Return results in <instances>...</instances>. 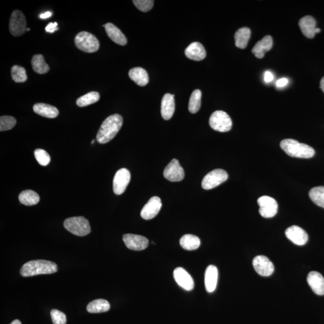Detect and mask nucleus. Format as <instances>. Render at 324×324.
Instances as JSON below:
<instances>
[{"mask_svg": "<svg viewBox=\"0 0 324 324\" xmlns=\"http://www.w3.org/2000/svg\"><path fill=\"white\" fill-rule=\"evenodd\" d=\"M123 117L116 114L109 116L101 125L96 139L100 143H108L114 138L123 126Z\"/></svg>", "mask_w": 324, "mask_h": 324, "instance_id": "1", "label": "nucleus"}, {"mask_svg": "<svg viewBox=\"0 0 324 324\" xmlns=\"http://www.w3.org/2000/svg\"><path fill=\"white\" fill-rule=\"evenodd\" d=\"M58 266L56 263L47 260H33L24 264L21 268L20 274L23 277H30L40 274L56 273Z\"/></svg>", "mask_w": 324, "mask_h": 324, "instance_id": "2", "label": "nucleus"}, {"mask_svg": "<svg viewBox=\"0 0 324 324\" xmlns=\"http://www.w3.org/2000/svg\"><path fill=\"white\" fill-rule=\"evenodd\" d=\"M280 145L287 154L292 157L309 158L315 153L314 149L309 145L292 139L282 140Z\"/></svg>", "mask_w": 324, "mask_h": 324, "instance_id": "3", "label": "nucleus"}, {"mask_svg": "<svg viewBox=\"0 0 324 324\" xmlns=\"http://www.w3.org/2000/svg\"><path fill=\"white\" fill-rule=\"evenodd\" d=\"M75 44L79 50L87 53H96L100 48L99 40L87 32L78 33L75 37Z\"/></svg>", "mask_w": 324, "mask_h": 324, "instance_id": "4", "label": "nucleus"}, {"mask_svg": "<svg viewBox=\"0 0 324 324\" xmlns=\"http://www.w3.org/2000/svg\"><path fill=\"white\" fill-rule=\"evenodd\" d=\"M64 227L72 234L79 237L85 236L91 232L89 222L82 216L67 219L64 222Z\"/></svg>", "mask_w": 324, "mask_h": 324, "instance_id": "5", "label": "nucleus"}, {"mask_svg": "<svg viewBox=\"0 0 324 324\" xmlns=\"http://www.w3.org/2000/svg\"><path fill=\"white\" fill-rule=\"evenodd\" d=\"M209 124L213 129L220 132H227L232 126L231 118L227 113L222 111L214 112L210 116Z\"/></svg>", "mask_w": 324, "mask_h": 324, "instance_id": "6", "label": "nucleus"}, {"mask_svg": "<svg viewBox=\"0 0 324 324\" xmlns=\"http://www.w3.org/2000/svg\"><path fill=\"white\" fill-rule=\"evenodd\" d=\"M228 179V175L225 171L221 169L215 170L204 177L202 182V187L205 190H210L218 187L222 183L227 181Z\"/></svg>", "mask_w": 324, "mask_h": 324, "instance_id": "7", "label": "nucleus"}, {"mask_svg": "<svg viewBox=\"0 0 324 324\" xmlns=\"http://www.w3.org/2000/svg\"><path fill=\"white\" fill-rule=\"evenodd\" d=\"M27 21L22 12L15 11L11 15L9 30L12 35L19 37L27 31Z\"/></svg>", "mask_w": 324, "mask_h": 324, "instance_id": "8", "label": "nucleus"}, {"mask_svg": "<svg viewBox=\"0 0 324 324\" xmlns=\"http://www.w3.org/2000/svg\"><path fill=\"white\" fill-rule=\"evenodd\" d=\"M260 215L265 218H271L276 215L278 204L274 198L268 196H263L258 200Z\"/></svg>", "mask_w": 324, "mask_h": 324, "instance_id": "9", "label": "nucleus"}, {"mask_svg": "<svg viewBox=\"0 0 324 324\" xmlns=\"http://www.w3.org/2000/svg\"><path fill=\"white\" fill-rule=\"evenodd\" d=\"M164 176L165 179L170 182H179L184 179L185 174L179 160L174 158L165 168Z\"/></svg>", "mask_w": 324, "mask_h": 324, "instance_id": "10", "label": "nucleus"}, {"mask_svg": "<svg viewBox=\"0 0 324 324\" xmlns=\"http://www.w3.org/2000/svg\"><path fill=\"white\" fill-rule=\"evenodd\" d=\"M130 173L126 168H122L116 173L113 180V191L117 195L123 194L130 181Z\"/></svg>", "mask_w": 324, "mask_h": 324, "instance_id": "11", "label": "nucleus"}, {"mask_svg": "<svg viewBox=\"0 0 324 324\" xmlns=\"http://www.w3.org/2000/svg\"><path fill=\"white\" fill-rule=\"evenodd\" d=\"M253 266L256 273L261 276H270L274 270L273 263L267 257L263 255L256 256L253 259Z\"/></svg>", "mask_w": 324, "mask_h": 324, "instance_id": "12", "label": "nucleus"}, {"mask_svg": "<svg viewBox=\"0 0 324 324\" xmlns=\"http://www.w3.org/2000/svg\"><path fill=\"white\" fill-rule=\"evenodd\" d=\"M123 240L128 249L135 250V251L144 250L148 246V240L142 235L132 234H124Z\"/></svg>", "mask_w": 324, "mask_h": 324, "instance_id": "13", "label": "nucleus"}, {"mask_svg": "<svg viewBox=\"0 0 324 324\" xmlns=\"http://www.w3.org/2000/svg\"><path fill=\"white\" fill-rule=\"evenodd\" d=\"M162 206L160 198L152 197L145 205L140 212V216L145 220H150L155 218L159 213Z\"/></svg>", "mask_w": 324, "mask_h": 324, "instance_id": "14", "label": "nucleus"}, {"mask_svg": "<svg viewBox=\"0 0 324 324\" xmlns=\"http://www.w3.org/2000/svg\"><path fill=\"white\" fill-rule=\"evenodd\" d=\"M174 277L177 284L186 291H190L194 289V281L184 268H176L174 271Z\"/></svg>", "mask_w": 324, "mask_h": 324, "instance_id": "15", "label": "nucleus"}, {"mask_svg": "<svg viewBox=\"0 0 324 324\" xmlns=\"http://www.w3.org/2000/svg\"><path fill=\"white\" fill-rule=\"evenodd\" d=\"M287 238L298 246H303L308 241V235L304 229L298 226L293 225L285 231Z\"/></svg>", "mask_w": 324, "mask_h": 324, "instance_id": "16", "label": "nucleus"}, {"mask_svg": "<svg viewBox=\"0 0 324 324\" xmlns=\"http://www.w3.org/2000/svg\"><path fill=\"white\" fill-rule=\"evenodd\" d=\"M307 281L312 291L318 295H324V278L318 272L311 271L308 273Z\"/></svg>", "mask_w": 324, "mask_h": 324, "instance_id": "17", "label": "nucleus"}, {"mask_svg": "<svg viewBox=\"0 0 324 324\" xmlns=\"http://www.w3.org/2000/svg\"><path fill=\"white\" fill-rule=\"evenodd\" d=\"M175 111V101L174 95L167 93L162 99L161 103V114L165 120H170Z\"/></svg>", "mask_w": 324, "mask_h": 324, "instance_id": "18", "label": "nucleus"}, {"mask_svg": "<svg viewBox=\"0 0 324 324\" xmlns=\"http://www.w3.org/2000/svg\"><path fill=\"white\" fill-rule=\"evenodd\" d=\"M186 56L194 61H201L206 57V51L204 46L199 42H193L185 50Z\"/></svg>", "mask_w": 324, "mask_h": 324, "instance_id": "19", "label": "nucleus"}, {"mask_svg": "<svg viewBox=\"0 0 324 324\" xmlns=\"http://www.w3.org/2000/svg\"><path fill=\"white\" fill-rule=\"evenodd\" d=\"M218 270L215 265H210L205 273V286L208 292L215 291L218 283Z\"/></svg>", "mask_w": 324, "mask_h": 324, "instance_id": "20", "label": "nucleus"}, {"mask_svg": "<svg viewBox=\"0 0 324 324\" xmlns=\"http://www.w3.org/2000/svg\"><path fill=\"white\" fill-rule=\"evenodd\" d=\"M298 25L303 35L308 39H312L315 35L316 22L311 16H305L299 21Z\"/></svg>", "mask_w": 324, "mask_h": 324, "instance_id": "21", "label": "nucleus"}, {"mask_svg": "<svg viewBox=\"0 0 324 324\" xmlns=\"http://www.w3.org/2000/svg\"><path fill=\"white\" fill-rule=\"evenodd\" d=\"M273 41L271 36H266L261 41L256 43L253 48L252 52L258 59H262L266 52L271 50L273 47Z\"/></svg>", "mask_w": 324, "mask_h": 324, "instance_id": "22", "label": "nucleus"}, {"mask_svg": "<svg viewBox=\"0 0 324 324\" xmlns=\"http://www.w3.org/2000/svg\"><path fill=\"white\" fill-rule=\"evenodd\" d=\"M107 35L112 41L118 45L124 46L127 44V40L121 30L112 23H107L103 26Z\"/></svg>", "mask_w": 324, "mask_h": 324, "instance_id": "23", "label": "nucleus"}, {"mask_svg": "<svg viewBox=\"0 0 324 324\" xmlns=\"http://www.w3.org/2000/svg\"><path fill=\"white\" fill-rule=\"evenodd\" d=\"M33 111L36 114L48 118H56L59 114V111L56 107L43 103L35 104Z\"/></svg>", "mask_w": 324, "mask_h": 324, "instance_id": "24", "label": "nucleus"}, {"mask_svg": "<svg viewBox=\"0 0 324 324\" xmlns=\"http://www.w3.org/2000/svg\"><path fill=\"white\" fill-rule=\"evenodd\" d=\"M130 78L139 86H145L148 84L149 78L147 72L141 67H134L130 70L129 72Z\"/></svg>", "mask_w": 324, "mask_h": 324, "instance_id": "25", "label": "nucleus"}, {"mask_svg": "<svg viewBox=\"0 0 324 324\" xmlns=\"http://www.w3.org/2000/svg\"><path fill=\"white\" fill-rule=\"evenodd\" d=\"M251 35V31L247 27L238 30L235 34V46L238 48L245 49Z\"/></svg>", "mask_w": 324, "mask_h": 324, "instance_id": "26", "label": "nucleus"}, {"mask_svg": "<svg viewBox=\"0 0 324 324\" xmlns=\"http://www.w3.org/2000/svg\"><path fill=\"white\" fill-rule=\"evenodd\" d=\"M110 307L109 302L106 299H97L88 304L87 310L91 313H99L108 311Z\"/></svg>", "mask_w": 324, "mask_h": 324, "instance_id": "27", "label": "nucleus"}, {"mask_svg": "<svg viewBox=\"0 0 324 324\" xmlns=\"http://www.w3.org/2000/svg\"><path fill=\"white\" fill-rule=\"evenodd\" d=\"M180 245L183 249L187 250H194L200 246V238L195 235L186 234L183 235L180 240Z\"/></svg>", "mask_w": 324, "mask_h": 324, "instance_id": "28", "label": "nucleus"}, {"mask_svg": "<svg viewBox=\"0 0 324 324\" xmlns=\"http://www.w3.org/2000/svg\"><path fill=\"white\" fill-rule=\"evenodd\" d=\"M34 71L40 75L45 74L50 70V66L45 62L44 56L41 54L35 55L32 60Z\"/></svg>", "mask_w": 324, "mask_h": 324, "instance_id": "29", "label": "nucleus"}, {"mask_svg": "<svg viewBox=\"0 0 324 324\" xmlns=\"http://www.w3.org/2000/svg\"><path fill=\"white\" fill-rule=\"evenodd\" d=\"M19 200L27 206H32L38 204L40 201L39 195L32 190H26L21 192L19 195Z\"/></svg>", "mask_w": 324, "mask_h": 324, "instance_id": "30", "label": "nucleus"}, {"mask_svg": "<svg viewBox=\"0 0 324 324\" xmlns=\"http://www.w3.org/2000/svg\"><path fill=\"white\" fill-rule=\"evenodd\" d=\"M100 99V94L96 91H91L82 96L76 100V105L79 107H85L92 105L98 102Z\"/></svg>", "mask_w": 324, "mask_h": 324, "instance_id": "31", "label": "nucleus"}, {"mask_svg": "<svg viewBox=\"0 0 324 324\" xmlns=\"http://www.w3.org/2000/svg\"><path fill=\"white\" fill-rule=\"evenodd\" d=\"M309 197L314 204L324 209V186L311 189L309 192Z\"/></svg>", "mask_w": 324, "mask_h": 324, "instance_id": "32", "label": "nucleus"}, {"mask_svg": "<svg viewBox=\"0 0 324 324\" xmlns=\"http://www.w3.org/2000/svg\"><path fill=\"white\" fill-rule=\"evenodd\" d=\"M202 93L200 90H195L190 97L189 103V111L195 114L201 108Z\"/></svg>", "mask_w": 324, "mask_h": 324, "instance_id": "33", "label": "nucleus"}, {"mask_svg": "<svg viewBox=\"0 0 324 324\" xmlns=\"http://www.w3.org/2000/svg\"><path fill=\"white\" fill-rule=\"evenodd\" d=\"M11 75L12 79L18 83H21L27 80L26 69L20 66L15 65L12 67Z\"/></svg>", "mask_w": 324, "mask_h": 324, "instance_id": "34", "label": "nucleus"}, {"mask_svg": "<svg viewBox=\"0 0 324 324\" xmlns=\"http://www.w3.org/2000/svg\"><path fill=\"white\" fill-rule=\"evenodd\" d=\"M17 124V120L11 116H2L0 118V131H7L13 129Z\"/></svg>", "mask_w": 324, "mask_h": 324, "instance_id": "35", "label": "nucleus"}, {"mask_svg": "<svg viewBox=\"0 0 324 324\" xmlns=\"http://www.w3.org/2000/svg\"><path fill=\"white\" fill-rule=\"evenodd\" d=\"M35 156L38 163L43 167L47 166L51 161L50 154L43 149H37L35 151Z\"/></svg>", "mask_w": 324, "mask_h": 324, "instance_id": "36", "label": "nucleus"}, {"mask_svg": "<svg viewBox=\"0 0 324 324\" xmlns=\"http://www.w3.org/2000/svg\"><path fill=\"white\" fill-rule=\"evenodd\" d=\"M133 3L137 9L143 12L151 10L154 5V1L152 0H133Z\"/></svg>", "mask_w": 324, "mask_h": 324, "instance_id": "37", "label": "nucleus"}, {"mask_svg": "<svg viewBox=\"0 0 324 324\" xmlns=\"http://www.w3.org/2000/svg\"><path fill=\"white\" fill-rule=\"evenodd\" d=\"M51 316L54 324H66V314L57 309L51 311Z\"/></svg>", "mask_w": 324, "mask_h": 324, "instance_id": "38", "label": "nucleus"}, {"mask_svg": "<svg viewBox=\"0 0 324 324\" xmlns=\"http://www.w3.org/2000/svg\"><path fill=\"white\" fill-rule=\"evenodd\" d=\"M58 24L57 23H50L46 27L45 30L46 32L51 33H53L59 30V28L57 27Z\"/></svg>", "mask_w": 324, "mask_h": 324, "instance_id": "39", "label": "nucleus"}, {"mask_svg": "<svg viewBox=\"0 0 324 324\" xmlns=\"http://www.w3.org/2000/svg\"><path fill=\"white\" fill-rule=\"evenodd\" d=\"M274 76L273 73L270 71H266L264 73V81L266 83H269L273 80Z\"/></svg>", "mask_w": 324, "mask_h": 324, "instance_id": "40", "label": "nucleus"}, {"mask_svg": "<svg viewBox=\"0 0 324 324\" xmlns=\"http://www.w3.org/2000/svg\"><path fill=\"white\" fill-rule=\"evenodd\" d=\"M289 81L286 78H281L276 82V86L277 87L282 88L286 86L288 84Z\"/></svg>", "mask_w": 324, "mask_h": 324, "instance_id": "41", "label": "nucleus"}, {"mask_svg": "<svg viewBox=\"0 0 324 324\" xmlns=\"http://www.w3.org/2000/svg\"><path fill=\"white\" fill-rule=\"evenodd\" d=\"M52 15H53V13H52L51 12H45V13L40 15V18H41V19H47V18L51 17Z\"/></svg>", "mask_w": 324, "mask_h": 324, "instance_id": "42", "label": "nucleus"}, {"mask_svg": "<svg viewBox=\"0 0 324 324\" xmlns=\"http://www.w3.org/2000/svg\"><path fill=\"white\" fill-rule=\"evenodd\" d=\"M320 89H321L323 92L324 93V76L321 79V80H320Z\"/></svg>", "mask_w": 324, "mask_h": 324, "instance_id": "43", "label": "nucleus"}, {"mask_svg": "<svg viewBox=\"0 0 324 324\" xmlns=\"http://www.w3.org/2000/svg\"><path fill=\"white\" fill-rule=\"evenodd\" d=\"M11 324H22L21 323L20 320H14V321H12Z\"/></svg>", "mask_w": 324, "mask_h": 324, "instance_id": "44", "label": "nucleus"}, {"mask_svg": "<svg viewBox=\"0 0 324 324\" xmlns=\"http://www.w3.org/2000/svg\"><path fill=\"white\" fill-rule=\"evenodd\" d=\"M320 32V29L319 28H316L315 30V34L319 33Z\"/></svg>", "mask_w": 324, "mask_h": 324, "instance_id": "45", "label": "nucleus"}, {"mask_svg": "<svg viewBox=\"0 0 324 324\" xmlns=\"http://www.w3.org/2000/svg\"><path fill=\"white\" fill-rule=\"evenodd\" d=\"M94 141H95V140H93L92 141H91V144H93V143H94Z\"/></svg>", "mask_w": 324, "mask_h": 324, "instance_id": "46", "label": "nucleus"}, {"mask_svg": "<svg viewBox=\"0 0 324 324\" xmlns=\"http://www.w3.org/2000/svg\"><path fill=\"white\" fill-rule=\"evenodd\" d=\"M30 29H27V32H30Z\"/></svg>", "mask_w": 324, "mask_h": 324, "instance_id": "47", "label": "nucleus"}]
</instances>
